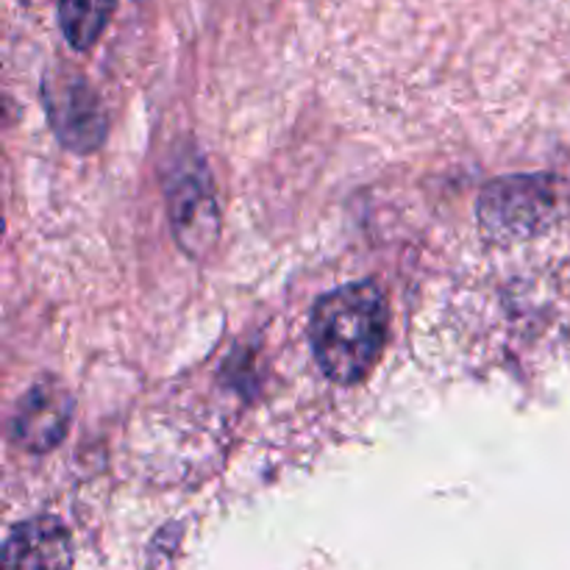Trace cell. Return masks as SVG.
Returning <instances> with one entry per match:
<instances>
[{"label":"cell","mask_w":570,"mask_h":570,"mask_svg":"<svg viewBox=\"0 0 570 570\" xmlns=\"http://www.w3.org/2000/svg\"><path fill=\"white\" fill-rule=\"evenodd\" d=\"M117 0H59L61 33L70 48L89 50L115 14Z\"/></svg>","instance_id":"7"},{"label":"cell","mask_w":570,"mask_h":570,"mask_svg":"<svg viewBox=\"0 0 570 570\" xmlns=\"http://www.w3.org/2000/svg\"><path fill=\"white\" fill-rule=\"evenodd\" d=\"M42 92L61 145L72 148L76 154H87L104 142L106 115L100 109L98 95L81 76L67 72L61 78H48Z\"/></svg>","instance_id":"3"},{"label":"cell","mask_w":570,"mask_h":570,"mask_svg":"<svg viewBox=\"0 0 570 570\" xmlns=\"http://www.w3.org/2000/svg\"><path fill=\"white\" fill-rule=\"evenodd\" d=\"M387 332V295L376 282L345 284L312 306V354L323 376L343 387L362 382L379 365Z\"/></svg>","instance_id":"1"},{"label":"cell","mask_w":570,"mask_h":570,"mask_svg":"<svg viewBox=\"0 0 570 570\" xmlns=\"http://www.w3.org/2000/svg\"><path fill=\"white\" fill-rule=\"evenodd\" d=\"M3 570H72L70 532L56 518H33L11 529Z\"/></svg>","instance_id":"6"},{"label":"cell","mask_w":570,"mask_h":570,"mask_svg":"<svg viewBox=\"0 0 570 570\" xmlns=\"http://www.w3.org/2000/svg\"><path fill=\"white\" fill-rule=\"evenodd\" d=\"M70 417L72 395L59 382L45 379V382L33 384L17 404L11 438L31 454H45L61 443L70 429Z\"/></svg>","instance_id":"5"},{"label":"cell","mask_w":570,"mask_h":570,"mask_svg":"<svg viewBox=\"0 0 570 570\" xmlns=\"http://www.w3.org/2000/svg\"><path fill=\"white\" fill-rule=\"evenodd\" d=\"M167 206H170L176 243L195 259L209 254L220 232V217H217L215 189H212L204 161H178L167 184Z\"/></svg>","instance_id":"2"},{"label":"cell","mask_w":570,"mask_h":570,"mask_svg":"<svg viewBox=\"0 0 570 570\" xmlns=\"http://www.w3.org/2000/svg\"><path fill=\"white\" fill-rule=\"evenodd\" d=\"M554 212V193L543 178H507L484 189L482 215L484 232L501 237L534 234Z\"/></svg>","instance_id":"4"}]
</instances>
